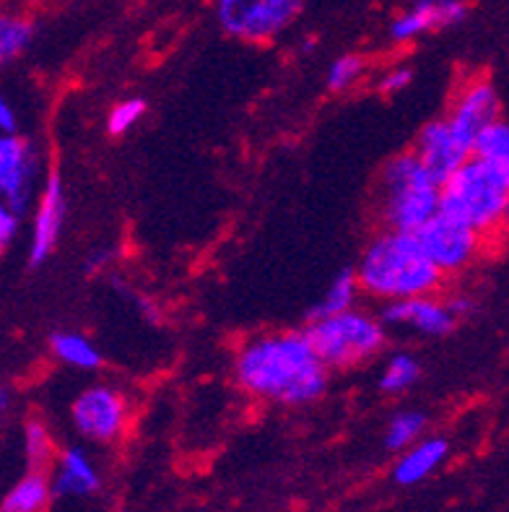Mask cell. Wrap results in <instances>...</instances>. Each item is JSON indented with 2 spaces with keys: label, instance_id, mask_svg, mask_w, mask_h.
<instances>
[{
  "label": "cell",
  "instance_id": "4fadbf2b",
  "mask_svg": "<svg viewBox=\"0 0 509 512\" xmlns=\"http://www.w3.org/2000/svg\"><path fill=\"white\" fill-rule=\"evenodd\" d=\"M65 188L58 172H50L45 180V188L39 193L37 208H34L32 240H29V266H42L58 247L60 232L65 224Z\"/></svg>",
  "mask_w": 509,
  "mask_h": 512
},
{
  "label": "cell",
  "instance_id": "277c9868",
  "mask_svg": "<svg viewBox=\"0 0 509 512\" xmlns=\"http://www.w3.org/2000/svg\"><path fill=\"white\" fill-rule=\"evenodd\" d=\"M442 185L429 175L419 156H393L380 172V216L385 229L416 234L439 214Z\"/></svg>",
  "mask_w": 509,
  "mask_h": 512
},
{
  "label": "cell",
  "instance_id": "4dcf8cb0",
  "mask_svg": "<svg viewBox=\"0 0 509 512\" xmlns=\"http://www.w3.org/2000/svg\"><path fill=\"white\" fill-rule=\"evenodd\" d=\"M136 305H138V312H141L143 318H149V323H159V320H162V315H159V307H156L154 299L138 297Z\"/></svg>",
  "mask_w": 509,
  "mask_h": 512
},
{
  "label": "cell",
  "instance_id": "ffe728a7",
  "mask_svg": "<svg viewBox=\"0 0 509 512\" xmlns=\"http://www.w3.org/2000/svg\"><path fill=\"white\" fill-rule=\"evenodd\" d=\"M24 455L29 471H45V474L47 468L55 466V461H58L52 432L42 419H29L24 424Z\"/></svg>",
  "mask_w": 509,
  "mask_h": 512
},
{
  "label": "cell",
  "instance_id": "44dd1931",
  "mask_svg": "<svg viewBox=\"0 0 509 512\" xmlns=\"http://www.w3.org/2000/svg\"><path fill=\"white\" fill-rule=\"evenodd\" d=\"M421 377V364L413 354L398 351L393 357L387 359L385 367L380 372V390L385 396H403L413 385L419 383Z\"/></svg>",
  "mask_w": 509,
  "mask_h": 512
},
{
  "label": "cell",
  "instance_id": "30bf717a",
  "mask_svg": "<svg viewBox=\"0 0 509 512\" xmlns=\"http://www.w3.org/2000/svg\"><path fill=\"white\" fill-rule=\"evenodd\" d=\"M382 323L393 328H406V331L419 333L426 338H442L452 333V328L460 323L452 312L447 299H439L437 294L426 297L400 299V302H387L382 307Z\"/></svg>",
  "mask_w": 509,
  "mask_h": 512
},
{
  "label": "cell",
  "instance_id": "ba28073f",
  "mask_svg": "<svg viewBox=\"0 0 509 512\" xmlns=\"http://www.w3.org/2000/svg\"><path fill=\"white\" fill-rule=\"evenodd\" d=\"M416 237L424 245L434 266L445 276L471 266L481 253V245H484V237L476 229L445 214H437L432 221H426L424 227L416 232Z\"/></svg>",
  "mask_w": 509,
  "mask_h": 512
},
{
  "label": "cell",
  "instance_id": "8fae6325",
  "mask_svg": "<svg viewBox=\"0 0 509 512\" xmlns=\"http://www.w3.org/2000/svg\"><path fill=\"white\" fill-rule=\"evenodd\" d=\"M37 156L32 146L19 136H0V198L24 216L32 203Z\"/></svg>",
  "mask_w": 509,
  "mask_h": 512
},
{
  "label": "cell",
  "instance_id": "1f68e13d",
  "mask_svg": "<svg viewBox=\"0 0 509 512\" xmlns=\"http://www.w3.org/2000/svg\"><path fill=\"white\" fill-rule=\"evenodd\" d=\"M447 302H450L452 312H455V318L458 320L468 318V315L473 312V302L468 297H452V299H447Z\"/></svg>",
  "mask_w": 509,
  "mask_h": 512
},
{
  "label": "cell",
  "instance_id": "ac0fdd59",
  "mask_svg": "<svg viewBox=\"0 0 509 512\" xmlns=\"http://www.w3.org/2000/svg\"><path fill=\"white\" fill-rule=\"evenodd\" d=\"M50 349L55 354L58 362H63L65 367H73V370L81 372H94L102 367V351L97 349V344L86 338L84 333L76 331H58L50 336Z\"/></svg>",
  "mask_w": 509,
  "mask_h": 512
},
{
  "label": "cell",
  "instance_id": "f546056e",
  "mask_svg": "<svg viewBox=\"0 0 509 512\" xmlns=\"http://www.w3.org/2000/svg\"><path fill=\"white\" fill-rule=\"evenodd\" d=\"M110 260V250H97V253H91L89 260H86V273H102L104 268L110 266Z\"/></svg>",
  "mask_w": 509,
  "mask_h": 512
},
{
  "label": "cell",
  "instance_id": "7c38bea8",
  "mask_svg": "<svg viewBox=\"0 0 509 512\" xmlns=\"http://www.w3.org/2000/svg\"><path fill=\"white\" fill-rule=\"evenodd\" d=\"M413 154L419 156V162L429 169V175L445 185L460 167L473 156V151L455 136V130L450 128L447 117H439L421 128Z\"/></svg>",
  "mask_w": 509,
  "mask_h": 512
},
{
  "label": "cell",
  "instance_id": "e0dca14e",
  "mask_svg": "<svg viewBox=\"0 0 509 512\" xmlns=\"http://www.w3.org/2000/svg\"><path fill=\"white\" fill-rule=\"evenodd\" d=\"M52 494L50 476L45 471H29L0 500V512H47Z\"/></svg>",
  "mask_w": 509,
  "mask_h": 512
},
{
  "label": "cell",
  "instance_id": "5b68a950",
  "mask_svg": "<svg viewBox=\"0 0 509 512\" xmlns=\"http://www.w3.org/2000/svg\"><path fill=\"white\" fill-rule=\"evenodd\" d=\"M307 338L328 370H348L377 357L387 341V325L364 310L338 312L310 320Z\"/></svg>",
  "mask_w": 509,
  "mask_h": 512
},
{
  "label": "cell",
  "instance_id": "836d02e7",
  "mask_svg": "<svg viewBox=\"0 0 509 512\" xmlns=\"http://www.w3.org/2000/svg\"><path fill=\"white\" fill-rule=\"evenodd\" d=\"M504 227H509V208H507V221H504Z\"/></svg>",
  "mask_w": 509,
  "mask_h": 512
},
{
  "label": "cell",
  "instance_id": "f1b7e54d",
  "mask_svg": "<svg viewBox=\"0 0 509 512\" xmlns=\"http://www.w3.org/2000/svg\"><path fill=\"white\" fill-rule=\"evenodd\" d=\"M0 136H16V112L6 97H0Z\"/></svg>",
  "mask_w": 509,
  "mask_h": 512
},
{
  "label": "cell",
  "instance_id": "603a6c76",
  "mask_svg": "<svg viewBox=\"0 0 509 512\" xmlns=\"http://www.w3.org/2000/svg\"><path fill=\"white\" fill-rule=\"evenodd\" d=\"M34 24L24 16L0 13V65H8L24 55L26 47L32 45Z\"/></svg>",
  "mask_w": 509,
  "mask_h": 512
},
{
  "label": "cell",
  "instance_id": "52a82bcc",
  "mask_svg": "<svg viewBox=\"0 0 509 512\" xmlns=\"http://www.w3.org/2000/svg\"><path fill=\"white\" fill-rule=\"evenodd\" d=\"M71 422L84 440L112 445L130 424V401L112 385H89L71 403Z\"/></svg>",
  "mask_w": 509,
  "mask_h": 512
},
{
  "label": "cell",
  "instance_id": "7a4b0ae2",
  "mask_svg": "<svg viewBox=\"0 0 509 512\" xmlns=\"http://www.w3.org/2000/svg\"><path fill=\"white\" fill-rule=\"evenodd\" d=\"M354 271L361 292L382 299L385 305L437 294L445 279V273L426 255L419 237L395 229H382L374 234Z\"/></svg>",
  "mask_w": 509,
  "mask_h": 512
},
{
  "label": "cell",
  "instance_id": "cb8c5ba5",
  "mask_svg": "<svg viewBox=\"0 0 509 512\" xmlns=\"http://www.w3.org/2000/svg\"><path fill=\"white\" fill-rule=\"evenodd\" d=\"M426 432V416L421 411H398V414L387 422L385 427V448L393 450V453H403L411 445L424 437Z\"/></svg>",
  "mask_w": 509,
  "mask_h": 512
},
{
  "label": "cell",
  "instance_id": "484cf974",
  "mask_svg": "<svg viewBox=\"0 0 509 512\" xmlns=\"http://www.w3.org/2000/svg\"><path fill=\"white\" fill-rule=\"evenodd\" d=\"M146 112H149V107H146V102L141 97H128L112 104L110 115H107L110 136H125V133H130L146 117Z\"/></svg>",
  "mask_w": 509,
  "mask_h": 512
},
{
  "label": "cell",
  "instance_id": "8992f818",
  "mask_svg": "<svg viewBox=\"0 0 509 512\" xmlns=\"http://www.w3.org/2000/svg\"><path fill=\"white\" fill-rule=\"evenodd\" d=\"M307 0H213L216 19L229 37L271 42L299 19Z\"/></svg>",
  "mask_w": 509,
  "mask_h": 512
},
{
  "label": "cell",
  "instance_id": "3957f363",
  "mask_svg": "<svg viewBox=\"0 0 509 512\" xmlns=\"http://www.w3.org/2000/svg\"><path fill=\"white\" fill-rule=\"evenodd\" d=\"M509 208V185L497 169L484 159L471 156L463 167L442 185L439 214L452 216L476 229L481 237L504 227Z\"/></svg>",
  "mask_w": 509,
  "mask_h": 512
},
{
  "label": "cell",
  "instance_id": "9a60e30c",
  "mask_svg": "<svg viewBox=\"0 0 509 512\" xmlns=\"http://www.w3.org/2000/svg\"><path fill=\"white\" fill-rule=\"evenodd\" d=\"M50 481L52 492L60 497H89L102 487L97 466L84 448H65L58 453Z\"/></svg>",
  "mask_w": 509,
  "mask_h": 512
},
{
  "label": "cell",
  "instance_id": "d6986e66",
  "mask_svg": "<svg viewBox=\"0 0 509 512\" xmlns=\"http://www.w3.org/2000/svg\"><path fill=\"white\" fill-rule=\"evenodd\" d=\"M361 286L356 279L354 268H346L330 281V286L325 289V294L317 299V305L312 307L310 320L328 318V315H338V312H346L356 305V297H359Z\"/></svg>",
  "mask_w": 509,
  "mask_h": 512
},
{
  "label": "cell",
  "instance_id": "2e32d148",
  "mask_svg": "<svg viewBox=\"0 0 509 512\" xmlns=\"http://www.w3.org/2000/svg\"><path fill=\"white\" fill-rule=\"evenodd\" d=\"M450 455V442L442 437H421L416 445L400 453L393 466V481L398 487H416L426 481Z\"/></svg>",
  "mask_w": 509,
  "mask_h": 512
},
{
  "label": "cell",
  "instance_id": "7402d4cb",
  "mask_svg": "<svg viewBox=\"0 0 509 512\" xmlns=\"http://www.w3.org/2000/svg\"><path fill=\"white\" fill-rule=\"evenodd\" d=\"M473 156H478V159H484L486 164H491L509 185V123L497 120L494 125H489V128L478 136L476 146H473Z\"/></svg>",
  "mask_w": 509,
  "mask_h": 512
},
{
  "label": "cell",
  "instance_id": "9c48e42d",
  "mask_svg": "<svg viewBox=\"0 0 509 512\" xmlns=\"http://www.w3.org/2000/svg\"><path fill=\"white\" fill-rule=\"evenodd\" d=\"M499 110H502L499 94L489 78H471V81L455 94V99H452L447 123L455 130V136L473 151L478 136H481L489 125L502 120V117H499Z\"/></svg>",
  "mask_w": 509,
  "mask_h": 512
},
{
  "label": "cell",
  "instance_id": "4316f807",
  "mask_svg": "<svg viewBox=\"0 0 509 512\" xmlns=\"http://www.w3.org/2000/svg\"><path fill=\"white\" fill-rule=\"evenodd\" d=\"M413 81V68L408 65H395V68H387L380 78V94L385 97H393V94H400V91H406Z\"/></svg>",
  "mask_w": 509,
  "mask_h": 512
},
{
  "label": "cell",
  "instance_id": "d6a6232c",
  "mask_svg": "<svg viewBox=\"0 0 509 512\" xmlns=\"http://www.w3.org/2000/svg\"><path fill=\"white\" fill-rule=\"evenodd\" d=\"M8 406H11V396L6 388H0V419L8 414Z\"/></svg>",
  "mask_w": 509,
  "mask_h": 512
},
{
  "label": "cell",
  "instance_id": "83f0119b",
  "mask_svg": "<svg viewBox=\"0 0 509 512\" xmlns=\"http://www.w3.org/2000/svg\"><path fill=\"white\" fill-rule=\"evenodd\" d=\"M19 219L21 216L8 206L3 198H0V255L6 253L11 242L16 240V232H19Z\"/></svg>",
  "mask_w": 509,
  "mask_h": 512
},
{
  "label": "cell",
  "instance_id": "5bb4252c",
  "mask_svg": "<svg viewBox=\"0 0 509 512\" xmlns=\"http://www.w3.org/2000/svg\"><path fill=\"white\" fill-rule=\"evenodd\" d=\"M465 16H468L465 0H416L408 11L395 16L390 24V39L395 45H406L437 29L458 26Z\"/></svg>",
  "mask_w": 509,
  "mask_h": 512
},
{
  "label": "cell",
  "instance_id": "d4e9b609",
  "mask_svg": "<svg viewBox=\"0 0 509 512\" xmlns=\"http://www.w3.org/2000/svg\"><path fill=\"white\" fill-rule=\"evenodd\" d=\"M367 71V60L356 55V52H346L341 58H336L328 65V73H325V84L330 91H348L351 86L359 84V78Z\"/></svg>",
  "mask_w": 509,
  "mask_h": 512
},
{
  "label": "cell",
  "instance_id": "6da1fadb",
  "mask_svg": "<svg viewBox=\"0 0 509 512\" xmlns=\"http://www.w3.org/2000/svg\"><path fill=\"white\" fill-rule=\"evenodd\" d=\"M328 367L307 333H263L239 346L234 380L247 396L278 406H310L328 388Z\"/></svg>",
  "mask_w": 509,
  "mask_h": 512
}]
</instances>
